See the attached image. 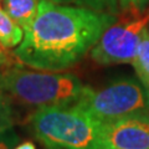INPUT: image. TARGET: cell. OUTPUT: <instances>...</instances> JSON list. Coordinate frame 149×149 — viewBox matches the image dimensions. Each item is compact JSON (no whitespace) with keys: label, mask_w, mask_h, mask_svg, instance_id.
I'll return each instance as SVG.
<instances>
[{"label":"cell","mask_w":149,"mask_h":149,"mask_svg":"<svg viewBox=\"0 0 149 149\" xmlns=\"http://www.w3.org/2000/svg\"><path fill=\"white\" fill-rule=\"evenodd\" d=\"M113 22L116 15L40 0L14 54L34 70L65 71L80 62Z\"/></svg>","instance_id":"6da1fadb"},{"label":"cell","mask_w":149,"mask_h":149,"mask_svg":"<svg viewBox=\"0 0 149 149\" xmlns=\"http://www.w3.org/2000/svg\"><path fill=\"white\" fill-rule=\"evenodd\" d=\"M0 87L11 98L36 108L73 104L87 88L73 73L30 71L20 66L1 71Z\"/></svg>","instance_id":"7a4b0ae2"},{"label":"cell","mask_w":149,"mask_h":149,"mask_svg":"<svg viewBox=\"0 0 149 149\" xmlns=\"http://www.w3.org/2000/svg\"><path fill=\"white\" fill-rule=\"evenodd\" d=\"M29 123L36 139L47 148L97 149L101 122L74 103L40 107Z\"/></svg>","instance_id":"3957f363"},{"label":"cell","mask_w":149,"mask_h":149,"mask_svg":"<svg viewBox=\"0 0 149 149\" xmlns=\"http://www.w3.org/2000/svg\"><path fill=\"white\" fill-rule=\"evenodd\" d=\"M74 104L101 123L128 116L149 114V96L134 78H119L101 90L87 87Z\"/></svg>","instance_id":"277c9868"},{"label":"cell","mask_w":149,"mask_h":149,"mask_svg":"<svg viewBox=\"0 0 149 149\" xmlns=\"http://www.w3.org/2000/svg\"><path fill=\"white\" fill-rule=\"evenodd\" d=\"M149 25V10L128 14L123 21L113 22L91 49V58L102 66L132 63L143 30Z\"/></svg>","instance_id":"5b68a950"},{"label":"cell","mask_w":149,"mask_h":149,"mask_svg":"<svg viewBox=\"0 0 149 149\" xmlns=\"http://www.w3.org/2000/svg\"><path fill=\"white\" fill-rule=\"evenodd\" d=\"M97 149H149V114L101 123Z\"/></svg>","instance_id":"8992f818"},{"label":"cell","mask_w":149,"mask_h":149,"mask_svg":"<svg viewBox=\"0 0 149 149\" xmlns=\"http://www.w3.org/2000/svg\"><path fill=\"white\" fill-rule=\"evenodd\" d=\"M40 0H1L3 8L17 25L26 30L36 16Z\"/></svg>","instance_id":"52a82bcc"},{"label":"cell","mask_w":149,"mask_h":149,"mask_svg":"<svg viewBox=\"0 0 149 149\" xmlns=\"http://www.w3.org/2000/svg\"><path fill=\"white\" fill-rule=\"evenodd\" d=\"M132 65L134 67L139 82L149 96V30L148 27L143 30L141 41L138 44L136 55L133 57Z\"/></svg>","instance_id":"ba28073f"},{"label":"cell","mask_w":149,"mask_h":149,"mask_svg":"<svg viewBox=\"0 0 149 149\" xmlns=\"http://www.w3.org/2000/svg\"><path fill=\"white\" fill-rule=\"evenodd\" d=\"M24 39V30L17 25L0 5V42L6 49L20 45Z\"/></svg>","instance_id":"9c48e42d"},{"label":"cell","mask_w":149,"mask_h":149,"mask_svg":"<svg viewBox=\"0 0 149 149\" xmlns=\"http://www.w3.org/2000/svg\"><path fill=\"white\" fill-rule=\"evenodd\" d=\"M49 1L60 4V5H74L86 8L98 13L111 14V15H117L119 11L118 0H49Z\"/></svg>","instance_id":"30bf717a"},{"label":"cell","mask_w":149,"mask_h":149,"mask_svg":"<svg viewBox=\"0 0 149 149\" xmlns=\"http://www.w3.org/2000/svg\"><path fill=\"white\" fill-rule=\"evenodd\" d=\"M14 112L11 106V97L0 87V128L13 127Z\"/></svg>","instance_id":"8fae6325"},{"label":"cell","mask_w":149,"mask_h":149,"mask_svg":"<svg viewBox=\"0 0 149 149\" xmlns=\"http://www.w3.org/2000/svg\"><path fill=\"white\" fill-rule=\"evenodd\" d=\"M19 141V136L13 127L0 128V149H14Z\"/></svg>","instance_id":"7c38bea8"},{"label":"cell","mask_w":149,"mask_h":149,"mask_svg":"<svg viewBox=\"0 0 149 149\" xmlns=\"http://www.w3.org/2000/svg\"><path fill=\"white\" fill-rule=\"evenodd\" d=\"M119 9L127 14H139L148 8L149 0H118Z\"/></svg>","instance_id":"4fadbf2b"},{"label":"cell","mask_w":149,"mask_h":149,"mask_svg":"<svg viewBox=\"0 0 149 149\" xmlns=\"http://www.w3.org/2000/svg\"><path fill=\"white\" fill-rule=\"evenodd\" d=\"M19 66L22 65L19 58L15 56V54H10L6 51V47L0 42V67H13V66Z\"/></svg>","instance_id":"5bb4252c"},{"label":"cell","mask_w":149,"mask_h":149,"mask_svg":"<svg viewBox=\"0 0 149 149\" xmlns=\"http://www.w3.org/2000/svg\"><path fill=\"white\" fill-rule=\"evenodd\" d=\"M14 149H36V147L31 141H26V142H22L20 144H17Z\"/></svg>","instance_id":"9a60e30c"},{"label":"cell","mask_w":149,"mask_h":149,"mask_svg":"<svg viewBox=\"0 0 149 149\" xmlns=\"http://www.w3.org/2000/svg\"><path fill=\"white\" fill-rule=\"evenodd\" d=\"M49 149H55V148H49Z\"/></svg>","instance_id":"2e32d148"},{"label":"cell","mask_w":149,"mask_h":149,"mask_svg":"<svg viewBox=\"0 0 149 149\" xmlns=\"http://www.w3.org/2000/svg\"><path fill=\"white\" fill-rule=\"evenodd\" d=\"M148 30H149V25H148Z\"/></svg>","instance_id":"e0dca14e"},{"label":"cell","mask_w":149,"mask_h":149,"mask_svg":"<svg viewBox=\"0 0 149 149\" xmlns=\"http://www.w3.org/2000/svg\"><path fill=\"white\" fill-rule=\"evenodd\" d=\"M0 74H1V71H0Z\"/></svg>","instance_id":"ac0fdd59"}]
</instances>
